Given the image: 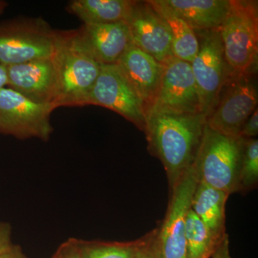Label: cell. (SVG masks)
Wrapping results in <instances>:
<instances>
[{
  "instance_id": "cell-26",
  "label": "cell",
  "mask_w": 258,
  "mask_h": 258,
  "mask_svg": "<svg viewBox=\"0 0 258 258\" xmlns=\"http://www.w3.org/2000/svg\"><path fill=\"white\" fill-rule=\"evenodd\" d=\"M11 238V226L8 222L0 221V254L11 248L13 245Z\"/></svg>"
},
{
  "instance_id": "cell-1",
  "label": "cell",
  "mask_w": 258,
  "mask_h": 258,
  "mask_svg": "<svg viewBox=\"0 0 258 258\" xmlns=\"http://www.w3.org/2000/svg\"><path fill=\"white\" fill-rule=\"evenodd\" d=\"M206 118L203 113H148L144 132L149 149L162 163L170 191L193 166Z\"/></svg>"
},
{
  "instance_id": "cell-4",
  "label": "cell",
  "mask_w": 258,
  "mask_h": 258,
  "mask_svg": "<svg viewBox=\"0 0 258 258\" xmlns=\"http://www.w3.org/2000/svg\"><path fill=\"white\" fill-rule=\"evenodd\" d=\"M257 1L230 0V10L220 34L232 75L257 73Z\"/></svg>"
},
{
  "instance_id": "cell-11",
  "label": "cell",
  "mask_w": 258,
  "mask_h": 258,
  "mask_svg": "<svg viewBox=\"0 0 258 258\" xmlns=\"http://www.w3.org/2000/svg\"><path fill=\"white\" fill-rule=\"evenodd\" d=\"M198 181L192 166L170 191V201L156 242L161 258H187L186 219Z\"/></svg>"
},
{
  "instance_id": "cell-28",
  "label": "cell",
  "mask_w": 258,
  "mask_h": 258,
  "mask_svg": "<svg viewBox=\"0 0 258 258\" xmlns=\"http://www.w3.org/2000/svg\"><path fill=\"white\" fill-rule=\"evenodd\" d=\"M0 258H27L23 253L21 247L16 244H13L11 248L0 254Z\"/></svg>"
},
{
  "instance_id": "cell-16",
  "label": "cell",
  "mask_w": 258,
  "mask_h": 258,
  "mask_svg": "<svg viewBox=\"0 0 258 258\" xmlns=\"http://www.w3.org/2000/svg\"><path fill=\"white\" fill-rule=\"evenodd\" d=\"M194 31L220 30L230 0H163Z\"/></svg>"
},
{
  "instance_id": "cell-24",
  "label": "cell",
  "mask_w": 258,
  "mask_h": 258,
  "mask_svg": "<svg viewBox=\"0 0 258 258\" xmlns=\"http://www.w3.org/2000/svg\"><path fill=\"white\" fill-rule=\"evenodd\" d=\"M52 258H81L79 239H69L61 244Z\"/></svg>"
},
{
  "instance_id": "cell-13",
  "label": "cell",
  "mask_w": 258,
  "mask_h": 258,
  "mask_svg": "<svg viewBox=\"0 0 258 258\" xmlns=\"http://www.w3.org/2000/svg\"><path fill=\"white\" fill-rule=\"evenodd\" d=\"M132 42L158 62L172 57L170 30L149 1H135L125 20Z\"/></svg>"
},
{
  "instance_id": "cell-6",
  "label": "cell",
  "mask_w": 258,
  "mask_h": 258,
  "mask_svg": "<svg viewBox=\"0 0 258 258\" xmlns=\"http://www.w3.org/2000/svg\"><path fill=\"white\" fill-rule=\"evenodd\" d=\"M257 103L255 74L232 75L207 116V126L224 135L240 137L244 123L257 109Z\"/></svg>"
},
{
  "instance_id": "cell-2",
  "label": "cell",
  "mask_w": 258,
  "mask_h": 258,
  "mask_svg": "<svg viewBox=\"0 0 258 258\" xmlns=\"http://www.w3.org/2000/svg\"><path fill=\"white\" fill-rule=\"evenodd\" d=\"M244 140L218 133L205 125L192 166L198 182L228 195L238 192Z\"/></svg>"
},
{
  "instance_id": "cell-14",
  "label": "cell",
  "mask_w": 258,
  "mask_h": 258,
  "mask_svg": "<svg viewBox=\"0 0 258 258\" xmlns=\"http://www.w3.org/2000/svg\"><path fill=\"white\" fill-rule=\"evenodd\" d=\"M6 69L9 88L35 103L53 106L55 74L52 57L11 64Z\"/></svg>"
},
{
  "instance_id": "cell-27",
  "label": "cell",
  "mask_w": 258,
  "mask_h": 258,
  "mask_svg": "<svg viewBox=\"0 0 258 258\" xmlns=\"http://www.w3.org/2000/svg\"><path fill=\"white\" fill-rule=\"evenodd\" d=\"M210 258H232L230 251V241L228 235L225 236V238L219 244L215 252Z\"/></svg>"
},
{
  "instance_id": "cell-3",
  "label": "cell",
  "mask_w": 258,
  "mask_h": 258,
  "mask_svg": "<svg viewBox=\"0 0 258 258\" xmlns=\"http://www.w3.org/2000/svg\"><path fill=\"white\" fill-rule=\"evenodd\" d=\"M52 61L55 74L54 107L86 106L101 64L75 46L69 32H59Z\"/></svg>"
},
{
  "instance_id": "cell-5",
  "label": "cell",
  "mask_w": 258,
  "mask_h": 258,
  "mask_svg": "<svg viewBox=\"0 0 258 258\" xmlns=\"http://www.w3.org/2000/svg\"><path fill=\"white\" fill-rule=\"evenodd\" d=\"M59 32L42 19H19L0 24V64L8 66L48 59Z\"/></svg>"
},
{
  "instance_id": "cell-29",
  "label": "cell",
  "mask_w": 258,
  "mask_h": 258,
  "mask_svg": "<svg viewBox=\"0 0 258 258\" xmlns=\"http://www.w3.org/2000/svg\"><path fill=\"white\" fill-rule=\"evenodd\" d=\"M6 86H8V74H7L6 66L0 64V92Z\"/></svg>"
},
{
  "instance_id": "cell-25",
  "label": "cell",
  "mask_w": 258,
  "mask_h": 258,
  "mask_svg": "<svg viewBox=\"0 0 258 258\" xmlns=\"http://www.w3.org/2000/svg\"><path fill=\"white\" fill-rule=\"evenodd\" d=\"M258 134V110H255L249 116L239 137L244 139H254Z\"/></svg>"
},
{
  "instance_id": "cell-17",
  "label": "cell",
  "mask_w": 258,
  "mask_h": 258,
  "mask_svg": "<svg viewBox=\"0 0 258 258\" xmlns=\"http://www.w3.org/2000/svg\"><path fill=\"white\" fill-rule=\"evenodd\" d=\"M229 196L225 191L198 182L191 202V210L218 242L227 235L225 211Z\"/></svg>"
},
{
  "instance_id": "cell-7",
  "label": "cell",
  "mask_w": 258,
  "mask_h": 258,
  "mask_svg": "<svg viewBox=\"0 0 258 258\" xmlns=\"http://www.w3.org/2000/svg\"><path fill=\"white\" fill-rule=\"evenodd\" d=\"M198 54L191 62L198 87L202 111L206 117L216 104L222 88L232 76L226 60L220 30L196 31Z\"/></svg>"
},
{
  "instance_id": "cell-9",
  "label": "cell",
  "mask_w": 258,
  "mask_h": 258,
  "mask_svg": "<svg viewBox=\"0 0 258 258\" xmlns=\"http://www.w3.org/2000/svg\"><path fill=\"white\" fill-rule=\"evenodd\" d=\"M87 105L108 108L144 132L145 106L116 64H101V72L86 100Z\"/></svg>"
},
{
  "instance_id": "cell-10",
  "label": "cell",
  "mask_w": 258,
  "mask_h": 258,
  "mask_svg": "<svg viewBox=\"0 0 258 258\" xmlns=\"http://www.w3.org/2000/svg\"><path fill=\"white\" fill-rule=\"evenodd\" d=\"M162 64L164 69L160 86L154 104L148 113H203L191 64L174 56Z\"/></svg>"
},
{
  "instance_id": "cell-22",
  "label": "cell",
  "mask_w": 258,
  "mask_h": 258,
  "mask_svg": "<svg viewBox=\"0 0 258 258\" xmlns=\"http://www.w3.org/2000/svg\"><path fill=\"white\" fill-rule=\"evenodd\" d=\"M258 183V140H244L239 175L238 192H246L257 187Z\"/></svg>"
},
{
  "instance_id": "cell-15",
  "label": "cell",
  "mask_w": 258,
  "mask_h": 258,
  "mask_svg": "<svg viewBox=\"0 0 258 258\" xmlns=\"http://www.w3.org/2000/svg\"><path fill=\"white\" fill-rule=\"evenodd\" d=\"M116 64L143 102L147 116L160 86L163 64L132 43Z\"/></svg>"
},
{
  "instance_id": "cell-12",
  "label": "cell",
  "mask_w": 258,
  "mask_h": 258,
  "mask_svg": "<svg viewBox=\"0 0 258 258\" xmlns=\"http://www.w3.org/2000/svg\"><path fill=\"white\" fill-rule=\"evenodd\" d=\"M69 34L75 46L101 64H116L133 43L125 22L83 25Z\"/></svg>"
},
{
  "instance_id": "cell-21",
  "label": "cell",
  "mask_w": 258,
  "mask_h": 258,
  "mask_svg": "<svg viewBox=\"0 0 258 258\" xmlns=\"http://www.w3.org/2000/svg\"><path fill=\"white\" fill-rule=\"evenodd\" d=\"M143 237L131 242L79 240L81 258H135Z\"/></svg>"
},
{
  "instance_id": "cell-19",
  "label": "cell",
  "mask_w": 258,
  "mask_h": 258,
  "mask_svg": "<svg viewBox=\"0 0 258 258\" xmlns=\"http://www.w3.org/2000/svg\"><path fill=\"white\" fill-rule=\"evenodd\" d=\"M149 3L169 27L173 56L191 63L199 50L198 38L195 32L163 0H150Z\"/></svg>"
},
{
  "instance_id": "cell-30",
  "label": "cell",
  "mask_w": 258,
  "mask_h": 258,
  "mask_svg": "<svg viewBox=\"0 0 258 258\" xmlns=\"http://www.w3.org/2000/svg\"><path fill=\"white\" fill-rule=\"evenodd\" d=\"M8 4L7 2L0 0V15L4 13L5 9H6L7 7H8Z\"/></svg>"
},
{
  "instance_id": "cell-20",
  "label": "cell",
  "mask_w": 258,
  "mask_h": 258,
  "mask_svg": "<svg viewBox=\"0 0 258 258\" xmlns=\"http://www.w3.org/2000/svg\"><path fill=\"white\" fill-rule=\"evenodd\" d=\"M185 238L187 258H210L221 243L191 208L186 216Z\"/></svg>"
},
{
  "instance_id": "cell-8",
  "label": "cell",
  "mask_w": 258,
  "mask_h": 258,
  "mask_svg": "<svg viewBox=\"0 0 258 258\" xmlns=\"http://www.w3.org/2000/svg\"><path fill=\"white\" fill-rule=\"evenodd\" d=\"M55 109L52 104L35 103L11 88H3L0 92V134L47 142L53 132L50 115Z\"/></svg>"
},
{
  "instance_id": "cell-23",
  "label": "cell",
  "mask_w": 258,
  "mask_h": 258,
  "mask_svg": "<svg viewBox=\"0 0 258 258\" xmlns=\"http://www.w3.org/2000/svg\"><path fill=\"white\" fill-rule=\"evenodd\" d=\"M157 229L144 236L135 258H161L156 242Z\"/></svg>"
},
{
  "instance_id": "cell-18",
  "label": "cell",
  "mask_w": 258,
  "mask_h": 258,
  "mask_svg": "<svg viewBox=\"0 0 258 258\" xmlns=\"http://www.w3.org/2000/svg\"><path fill=\"white\" fill-rule=\"evenodd\" d=\"M132 0H73L68 10L83 25L125 22L134 4Z\"/></svg>"
}]
</instances>
